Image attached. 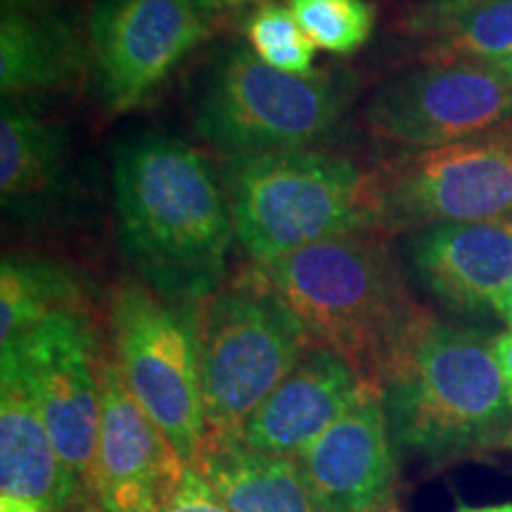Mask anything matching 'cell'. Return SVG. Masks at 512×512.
Instances as JSON below:
<instances>
[{
    "instance_id": "cell-1",
    "label": "cell",
    "mask_w": 512,
    "mask_h": 512,
    "mask_svg": "<svg viewBox=\"0 0 512 512\" xmlns=\"http://www.w3.org/2000/svg\"><path fill=\"white\" fill-rule=\"evenodd\" d=\"M112 185L119 247L145 287L195 306L226 283L233 216L200 150L166 133L119 140Z\"/></svg>"
},
{
    "instance_id": "cell-2",
    "label": "cell",
    "mask_w": 512,
    "mask_h": 512,
    "mask_svg": "<svg viewBox=\"0 0 512 512\" xmlns=\"http://www.w3.org/2000/svg\"><path fill=\"white\" fill-rule=\"evenodd\" d=\"M259 268L313 342L347 358L363 382L380 389L432 320L408 290L389 235L375 228L316 242Z\"/></svg>"
},
{
    "instance_id": "cell-3",
    "label": "cell",
    "mask_w": 512,
    "mask_h": 512,
    "mask_svg": "<svg viewBox=\"0 0 512 512\" xmlns=\"http://www.w3.org/2000/svg\"><path fill=\"white\" fill-rule=\"evenodd\" d=\"M394 446L432 465L505 446L512 403L494 342L430 320L382 382Z\"/></svg>"
},
{
    "instance_id": "cell-4",
    "label": "cell",
    "mask_w": 512,
    "mask_h": 512,
    "mask_svg": "<svg viewBox=\"0 0 512 512\" xmlns=\"http://www.w3.org/2000/svg\"><path fill=\"white\" fill-rule=\"evenodd\" d=\"M223 190L235 238L254 264L375 228L370 171L313 147L228 157Z\"/></svg>"
},
{
    "instance_id": "cell-5",
    "label": "cell",
    "mask_w": 512,
    "mask_h": 512,
    "mask_svg": "<svg viewBox=\"0 0 512 512\" xmlns=\"http://www.w3.org/2000/svg\"><path fill=\"white\" fill-rule=\"evenodd\" d=\"M195 342L207 434L240 437L313 337L252 261L195 304Z\"/></svg>"
},
{
    "instance_id": "cell-6",
    "label": "cell",
    "mask_w": 512,
    "mask_h": 512,
    "mask_svg": "<svg viewBox=\"0 0 512 512\" xmlns=\"http://www.w3.org/2000/svg\"><path fill=\"white\" fill-rule=\"evenodd\" d=\"M344 74L297 76L230 43L209 62L195 100V131L226 157L302 150L328 138L351 100Z\"/></svg>"
},
{
    "instance_id": "cell-7",
    "label": "cell",
    "mask_w": 512,
    "mask_h": 512,
    "mask_svg": "<svg viewBox=\"0 0 512 512\" xmlns=\"http://www.w3.org/2000/svg\"><path fill=\"white\" fill-rule=\"evenodd\" d=\"M375 230L408 235L512 216V124L460 143L396 152L370 169Z\"/></svg>"
},
{
    "instance_id": "cell-8",
    "label": "cell",
    "mask_w": 512,
    "mask_h": 512,
    "mask_svg": "<svg viewBox=\"0 0 512 512\" xmlns=\"http://www.w3.org/2000/svg\"><path fill=\"white\" fill-rule=\"evenodd\" d=\"M107 323L133 396L192 467L207 437L195 306L164 302L143 283H119L107 297Z\"/></svg>"
},
{
    "instance_id": "cell-9",
    "label": "cell",
    "mask_w": 512,
    "mask_h": 512,
    "mask_svg": "<svg viewBox=\"0 0 512 512\" xmlns=\"http://www.w3.org/2000/svg\"><path fill=\"white\" fill-rule=\"evenodd\" d=\"M361 124L399 152L453 145L512 124V86L489 62L420 64L375 88Z\"/></svg>"
},
{
    "instance_id": "cell-10",
    "label": "cell",
    "mask_w": 512,
    "mask_h": 512,
    "mask_svg": "<svg viewBox=\"0 0 512 512\" xmlns=\"http://www.w3.org/2000/svg\"><path fill=\"white\" fill-rule=\"evenodd\" d=\"M211 31L192 0H98L88 43L102 112L119 117L143 105Z\"/></svg>"
},
{
    "instance_id": "cell-11",
    "label": "cell",
    "mask_w": 512,
    "mask_h": 512,
    "mask_svg": "<svg viewBox=\"0 0 512 512\" xmlns=\"http://www.w3.org/2000/svg\"><path fill=\"white\" fill-rule=\"evenodd\" d=\"M102 351L91 313H57L3 344L83 489L98 446Z\"/></svg>"
},
{
    "instance_id": "cell-12",
    "label": "cell",
    "mask_w": 512,
    "mask_h": 512,
    "mask_svg": "<svg viewBox=\"0 0 512 512\" xmlns=\"http://www.w3.org/2000/svg\"><path fill=\"white\" fill-rule=\"evenodd\" d=\"M188 465L140 406L112 351L100 358V430L86 489L110 512H159Z\"/></svg>"
},
{
    "instance_id": "cell-13",
    "label": "cell",
    "mask_w": 512,
    "mask_h": 512,
    "mask_svg": "<svg viewBox=\"0 0 512 512\" xmlns=\"http://www.w3.org/2000/svg\"><path fill=\"white\" fill-rule=\"evenodd\" d=\"M320 512L394 508L396 446L382 389L366 384L356 401L297 458Z\"/></svg>"
},
{
    "instance_id": "cell-14",
    "label": "cell",
    "mask_w": 512,
    "mask_h": 512,
    "mask_svg": "<svg viewBox=\"0 0 512 512\" xmlns=\"http://www.w3.org/2000/svg\"><path fill=\"white\" fill-rule=\"evenodd\" d=\"M413 278L456 313L496 309L512 287V230L505 221L446 223L403 242Z\"/></svg>"
},
{
    "instance_id": "cell-15",
    "label": "cell",
    "mask_w": 512,
    "mask_h": 512,
    "mask_svg": "<svg viewBox=\"0 0 512 512\" xmlns=\"http://www.w3.org/2000/svg\"><path fill=\"white\" fill-rule=\"evenodd\" d=\"M363 382L347 358L311 344L302 361L247 420L240 439L256 451L297 460L342 415Z\"/></svg>"
},
{
    "instance_id": "cell-16",
    "label": "cell",
    "mask_w": 512,
    "mask_h": 512,
    "mask_svg": "<svg viewBox=\"0 0 512 512\" xmlns=\"http://www.w3.org/2000/svg\"><path fill=\"white\" fill-rule=\"evenodd\" d=\"M72 143L36 100H3L0 114V197L5 219L48 226L67 207Z\"/></svg>"
},
{
    "instance_id": "cell-17",
    "label": "cell",
    "mask_w": 512,
    "mask_h": 512,
    "mask_svg": "<svg viewBox=\"0 0 512 512\" xmlns=\"http://www.w3.org/2000/svg\"><path fill=\"white\" fill-rule=\"evenodd\" d=\"M0 489L48 512H67L83 484L64 465L27 382L10 356L0 361Z\"/></svg>"
},
{
    "instance_id": "cell-18",
    "label": "cell",
    "mask_w": 512,
    "mask_h": 512,
    "mask_svg": "<svg viewBox=\"0 0 512 512\" xmlns=\"http://www.w3.org/2000/svg\"><path fill=\"white\" fill-rule=\"evenodd\" d=\"M93 74L91 43L67 19L48 12L3 10L0 88L5 100L69 93Z\"/></svg>"
},
{
    "instance_id": "cell-19",
    "label": "cell",
    "mask_w": 512,
    "mask_h": 512,
    "mask_svg": "<svg viewBox=\"0 0 512 512\" xmlns=\"http://www.w3.org/2000/svg\"><path fill=\"white\" fill-rule=\"evenodd\" d=\"M192 467L228 512H320L297 460L256 451L240 437L207 434Z\"/></svg>"
},
{
    "instance_id": "cell-20",
    "label": "cell",
    "mask_w": 512,
    "mask_h": 512,
    "mask_svg": "<svg viewBox=\"0 0 512 512\" xmlns=\"http://www.w3.org/2000/svg\"><path fill=\"white\" fill-rule=\"evenodd\" d=\"M408 29L422 64H494L512 53V0H439Z\"/></svg>"
},
{
    "instance_id": "cell-21",
    "label": "cell",
    "mask_w": 512,
    "mask_h": 512,
    "mask_svg": "<svg viewBox=\"0 0 512 512\" xmlns=\"http://www.w3.org/2000/svg\"><path fill=\"white\" fill-rule=\"evenodd\" d=\"M57 313H91L86 280L62 261L5 256L0 266V344H10Z\"/></svg>"
},
{
    "instance_id": "cell-22",
    "label": "cell",
    "mask_w": 512,
    "mask_h": 512,
    "mask_svg": "<svg viewBox=\"0 0 512 512\" xmlns=\"http://www.w3.org/2000/svg\"><path fill=\"white\" fill-rule=\"evenodd\" d=\"M316 50L354 55L373 38L377 8L370 0H287Z\"/></svg>"
},
{
    "instance_id": "cell-23",
    "label": "cell",
    "mask_w": 512,
    "mask_h": 512,
    "mask_svg": "<svg viewBox=\"0 0 512 512\" xmlns=\"http://www.w3.org/2000/svg\"><path fill=\"white\" fill-rule=\"evenodd\" d=\"M245 36L249 48L268 67L297 76H309L316 72L313 69L316 46L304 34V29L299 27L290 5L271 0V3L256 8L245 19Z\"/></svg>"
},
{
    "instance_id": "cell-24",
    "label": "cell",
    "mask_w": 512,
    "mask_h": 512,
    "mask_svg": "<svg viewBox=\"0 0 512 512\" xmlns=\"http://www.w3.org/2000/svg\"><path fill=\"white\" fill-rule=\"evenodd\" d=\"M159 512H228L223 508L219 498L211 494L207 482L200 477L195 467H188L183 475V482L178 484L176 494L169 498Z\"/></svg>"
},
{
    "instance_id": "cell-25",
    "label": "cell",
    "mask_w": 512,
    "mask_h": 512,
    "mask_svg": "<svg viewBox=\"0 0 512 512\" xmlns=\"http://www.w3.org/2000/svg\"><path fill=\"white\" fill-rule=\"evenodd\" d=\"M192 3L211 27H216L219 22H233L238 17L247 19L256 8L271 0H192Z\"/></svg>"
},
{
    "instance_id": "cell-26",
    "label": "cell",
    "mask_w": 512,
    "mask_h": 512,
    "mask_svg": "<svg viewBox=\"0 0 512 512\" xmlns=\"http://www.w3.org/2000/svg\"><path fill=\"white\" fill-rule=\"evenodd\" d=\"M494 356L512 403V328L494 339Z\"/></svg>"
},
{
    "instance_id": "cell-27",
    "label": "cell",
    "mask_w": 512,
    "mask_h": 512,
    "mask_svg": "<svg viewBox=\"0 0 512 512\" xmlns=\"http://www.w3.org/2000/svg\"><path fill=\"white\" fill-rule=\"evenodd\" d=\"M0 512H48V510L34 501H24V498H15V496H3L0 498Z\"/></svg>"
},
{
    "instance_id": "cell-28",
    "label": "cell",
    "mask_w": 512,
    "mask_h": 512,
    "mask_svg": "<svg viewBox=\"0 0 512 512\" xmlns=\"http://www.w3.org/2000/svg\"><path fill=\"white\" fill-rule=\"evenodd\" d=\"M67 512H110L102 505L98 498H93L88 491H81L79 498L72 503V508H69Z\"/></svg>"
},
{
    "instance_id": "cell-29",
    "label": "cell",
    "mask_w": 512,
    "mask_h": 512,
    "mask_svg": "<svg viewBox=\"0 0 512 512\" xmlns=\"http://www.w3.org/2000/svg\"><path fill=\"white\" fill-rule=\"evenodd\" d=\"M50 0H3V8L5 10H38L43 5H48Z\"/></svg>"
},
{
    "instance_id": "cell-30",
    "label": "cell",
    "mask_w": 512,
    "mask_h": 512,
    "mask_svg": "<svg viewBox=\"0 0 512 512\" xmlns=\"http://www.w3.org/2000/svg\"><path fill=\"white\" fill-rule=\"evenodd\" d=\"M496 311L501 313V318H503L505 323H508L510 328H512V287H510L508 292L503 294L501 299H498V304H496Z\"/></svg>"
},
{
    "instance_id": "cell-31",
    "label": "cell",
    "mask_w": 512,
    "mask_h": 512,
    "mask_svg": "<svg viewBox=\"0 0 512 512\" xmlns=\"http://www.w3.org/2000/svg\"><path fill=\"white\" fill-rule=\"evenodd\" d=\"M458 512H512V503H498V505H479V508H472V505H458Z\"/></svg>"
},
{
    "instance_id": "cell-32",
    "label": "cell",
    "mask_w": 512,
    "mask_h": 512,
    "mask_svg": "<svg viewBox=\"0 0 512 512\" xmlns=\"http://www.w3.org/2000/svg\"><path fill=\"white\" fill-rule=\"evenodd\" d=\"M494 67L505 76V79L510 81V86H512V53L508 57H503V60L494 62Z\"/></svg>"
},
{
    "instance_id": "cell-33",
    "label": "cell",
    "mask_w": 512,
    "mask_h": 512,
    "mask_svg": "<svg viewBox=\"0 0 512 512\" xmlns=\"http://www.w3.org/2000/svg\"><path fill=\"white\" fill-rule=\"evenodd\" d=\"M505 446L512 448V430H510V434H508V441H505Z\"/></svg>"
},
{
    "instance_id": "cell-34",
    "label": "cell",
    "mask_w": 512,
    "mask_h": 512,
    "mask_svg": "<svg viewBox=\"0 0 512 512\" xmlns=\"http://www.w3.org/2000/svg\"><path fill=\"white\" fill-rule=\"evenodd\" d=\"M505 223H508V228L512 230V216H508V219H505Z\"/></svg>"
},
{
    "instance_id": "cell-35",
    "label": "cell",
    "mask_w": 512,
    "mask_h": 512,
    "mask_svg": "<svg viewBox=\"0 0 512 512\" xmlns=\"http://www.w3.org/2000/svg\"><path fill=\"white\" fill-rule=\"evenodd\" d=\"M394 510H396V508H389V510H382V512H394Z\"/></svg>"
}]
</instances>
